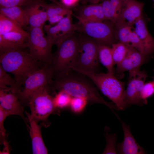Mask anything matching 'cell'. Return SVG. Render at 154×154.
<instances>
[{"instance_id":"obj_1","label":"cell","mask_w":154,"mask_h":154,"mask_svg":"<svg viewBox=\"0 0 154 154\" xmlns=\"http://www.w3.org/2000/svg\"><path fill=\"white\" fill-rule=\"evenodd\" d=\"M73 72L66 75L54 77L50 86L59 91L67 93L72 97L85 98L93 103L103 104L113 109L118 110L114 103L105 101L97 89L85 76Z\"/></svg>"},{"instance_id":"obj_2","label":"cell","mask_w":154,"mask_h":154,"mask_svg":"<svg viewBox=\"0 0 154 154\" xmlns=\"http://www.w3.org/2000/svg\"><path fill=\"white\" fill-rule=\"evenodd\" d=\"M24 49H11L0 53V65L6 72L13 74L20 86L28 77L42 68V63Z\"/></svg>"},{"instance_id":"obj_3","label":"cell","mask_w":154,"mask_h":154,"mask_svg":"<svg viewBox=\"0 0 154 154\" xmlns=\"http://www.w3.org/2000/svg\"><path fill=\"white\" fill-rule=\"evenodd\" d=\"M79 46V34L76 33L58 45L53 54L50 66L52 69L53 78L68 74L74 71Z\"/></svg>"},{"instance_id":"obj_4","label":"cell","mask_w":154,"mask_h":154,"mask_svg":"<svg viewBox=\"0 0 154 154\" xmlns=\"http://www.w3.org/2000/svg\"><path fill=\"white\" fill-rule=\"evenodd\" d=\"M90 79L106 96L112 100L118 110L125 109L123 100L125 83L118 79L114 74L97 73L80 70L75 71Z\"/></svg>"},{"instance_id":"obj_5","label":"cell","mask_w":154,"mask_h":154,"mask_svg":"<svg viewBox=\"0 0 154 154\" xmlns=\"http://www.w3.org/2000/svg\"><path fill=\"white\" fill-rule=\"evenodd\" d=\"M82 33L79 34V50L73 70L96 72L99 63L98 43Z\"/></svg>"},{"instance_id":"obj_6","label":"cell","mask_w":154,"mask_h":154,"mask_svg":"<svg viewBox=\"0 0 154 154\" xmlns=\"http://www.w3.org/2000/svg\"><path fill=\"white\" fill-rule=\"evenodd\" d=\"M42 29L31 27L29 29L27 47L33 58L45 65L49 66L53 55L52 53L53 45L44 37Z\"/></svg>"},{"instance_id":"obj_7","label":"cell","mask_w":154,"mask_h":154,"mask_svg":"<svg viewBox=\"0 0 154 154\" xmlns=\"http://www.w3.org/2000/svg\"><path fill=\"white\" fill-rule=\"evenodd\" d=\"M48 87L39 88L32 95L28 101L31 112L29 115L37 123L46 121L56 108L54 97L48 92Z\"/></svg>"},{"instance_id":"obj_8","label":"cell","mask_w":154,"mask_h":154,"mask_svg":"<svg viewBox=\"0 0 154 154\" xmlns=\"http://www.w3.org/2000/svg\"><path fill=\"white\" fill-rule=\"evenodd\" d=\"M79 31L95 40L98 43L111 45L114 43V36L113 24L103 21L90 22L79 19Z\"/></svg>"},{"instance_id":"obj_9","label":"cell","mask_w":154,"mask_h":154,"mask_svg":"<svg viewBox=\"0 0 154 154\" xmlns=\"http://www.w3.org/2000/svg\"><path fill=\"white\" fill-rule=\"evenodd\" d=\"M53 78L52 69L45 65L32 73L26 79L24 87L18 94L20 101H28L32 95L41 88L50 85Z\"/></svg>"},{"instance_id":"obj_10","label":"cell","mask_w":154,"mask_h":154,"mask_svg":"<svg viewBox=\"0 0 154 154\" xmlns=\"http://www.w3.org/2000/svg\"><path fill=\"white\" fill-rule=\"evenodd\" d=\"M140 68L129 71L127 86L123 100L125 109L133 105L142 106L144 104L141 93L148 76L145 71H141Z\"/></svg>"},{"instance_id":"obj_11","label":"cell","mask_w":154,"mask_h":154,"mask_svg":"<svg viewBox=\"0 0 154 154\" xmlns=\"http://www.w3.org/2000/svg\"><path fill=\"white\" fill-rule=\"evenodd\" d=\"M143 5V3L136 0H124L120 14L114 25L132 26L142 16Z\"/></svg>"},{"instance_id":"obj_12","label":"cell","mask_w":154,"mask_h":154,"mask_svg":"<svg viewBox=\"0 0 154 154\" xmlns=\"http://www.w3.org/2000/svg\"><path fill=\"white\" fill-rule=\"evenodd\" d=\"M127 52L123 60L117 65L115 70L117 78L123 76V73L140 68V66L146 61L147 56L140 52L134 48L128 46Z\"/></svg>"},{"instance_id":"obj_13","label":"cell","mask_w":154,"mask_h":154,"mask_svg":"<svg viewBox=\"0 0 154 154\" xmlns=\"http://www.w3.org/2000/svg\"><path fill=\"white\" fill-rule=\"evenodd\" d=\"M122 125L124 133L123 141L116 144V149L117 153L121 154H143L146 153L145 151L137 142L132 135L129 126L123 121L114 112Z\"/></svg>"},{"instance_id":"obj_14","label":"cell","mask_w":154,"mask_h":154,"mask_svg":"<svg viewBox=\"0 0 154 154\" xmlns=\"http://www.w3.org/2000/svg\"><path fill=\"white\" fill-rule=\"evenodd\" d=\"M0 106L12 115L19 116L25 120L23 109L17 93L10 89H0Z\"/></svg>"},{"instance_id":"obj_15","label":"cell","mask_w":154,"mask_h":154,"mask_svg":"<svg viewBox=\"0 0 154 154\" xmlns=\"http://www.w3.org/2000/svg\"><path fill=\"white\" fill-rule=\"evenodd\" d=\"M23 9L28 25L31 27L42 28L48 17L40 1H30Z\"/></svg>"},{"instance_id":"obj_16","label":"cell","mask_w":154,"mask_h":154,"mask_svg":"<svg viewBox=\"0 0 154 154\" xmlns=\"http://www.w3.org/2000/svg\"><path fill=\"white\" fill-rule=\"evenodd\" d=\"M28 36L27 32L12 31L0 35V52L27 47Z\"/></svg>"},{"instance_id":"obj_17","label":"cell","mask_w":154,"mask_h":154,"mask_svg":"<svg viewBox=\"0 0 154 154\" xmlns=\"http://www.w3.org/2000/svg\"><path fill=\"white\" fill-rule=\"evenodd\" d=\"M76 19L90 22L103 21L106 20L101 3L81 5L76 9Z\"/></svg>"},{"instance_id":"obj_18","label":"cell","mask_w":154,"mask_h":154,"mask_svg":"<svg viewBox=\"0 0 154 154\" xmlns=\"http://www.w3.org/2000/svg\"><path fill=\"white\" fill-rule=\"evenodd\" d=\"M25 113L30 123L29 134L31 139L33 154H47L48 151L43 140L41 126L31 117L29 113L25 112Z\"/></svg>"},{"instance_id":"obj_19","label":"cell","mask_w":154,"mask_h":154,"mask_svg":"<svg viewBox=\"0 0 154 154\" xmlns=\"http://www.w3.org/2000/svg\"><path fill=\"white\" fill-rule=\"evenodd\" d=\"M133 30L143 46L145 54H151L154 51V39L149 33L143 16L133 25Z\"/></svg>"},{"instance_id":"obj_20","label":"cell","mask_w":154,"mask_h":154,"mask_svg":"<svg viewBox=\"0 0 154 154\" xmlns=\"http://www.w3.org/2000/svg\"><path fill=\"white\" fill-rule=\"evenodd\" d=\"M68 14L62 18L56 24L61 35L62 41L73 35L77 31H79L78 23L74 24L72 21V15Z\"/></svg>"},{"instance_id":"obj_21","label":"cell","mask_w":154,"mask_h":154,"mask_svg":"<svg viewBox=\"0 0 154 154\" xmlns=\"http://www.w3.org/2000/svg\"><path fill=\"white\" fill-rule=\"evenodd\" d=\"M98 56L99 60L107 68L108 72L115 74L114 64L111 47L109 46L98 43Z\"/></svg>"},{"instance_id":"obj_22","label":"cell","mask_w":154,"mask_h":154,"mask_svg":"<svg viewBox=\"0 0 154 154\" xmlns=\"http://www.w3.org/2000/svg\"><path fill=\"white\" fill-rule=\"evenodd\" d=\"M0 13L13 20L22 27L28 25L23 9L21 6L0 8Z\"/></svg>"},{"instance_id":"obj_23","label":"cell","mask_w":154,"mask_h":154,"mask_svg":"<svg viewBox=\"0 0 154 154\" xmlns=\"http://www.w3.org/2000/svg\"><path fill=\"white\" fill-rule=\"evenodd\" d=\"M12 31L27 32L19 25L0 13V35Z\"/></svg>"},{"instance_id":"obj_24","label":"cell","mask_w":154,"mask_h":154,"mask_svg":"<svg viewBox=\"0 0 154 154\" xmlns=\"http://www.w3.org/2000/svg\"><path fill=\"white\" fill-rule=\"evenodd\" d=\"M20 87L15 78L11 77L0 65V89H11L18 94L21 90Z\"/></svg>"},{"instance_id":"obj_25","label":"cell","mask_w":154,"mask_h":154,"mask_svg":"<svg viewBox=\"0 0 154 154\" xmlns=\"http://www.w3.org/2000/svg\"><path fill=\"white\" fill-rule=\"evenodd\" d=\"M40 2L41 5L46 11L48 19L53 16L57 15L63 14L66 16L68 14H73L72 11L69 8L60 3H54L48 4L42 1H40Z\"/></svg>"},{"instance_id":"obj_26","label":"cell","mask_w":154,"mask_h":154,"mask_svg":"<svg viewBox=\"0 0 154 154\" xmlns=\"http://www.w3.org/2000/svg\"><path fill=\"white\" fill-rule=\"evenodd\" d=\"M116 29V38L119 42L130 46L133 26L124 24L115 25Z\"/></svg>"},{"instance_id":"obj_27","label":"cell","mask_w":154,"mask_h":154,"mask_svg":"<svg viewBox=\"0 0 154 154\" xmlns=\"http://www.w3.org/2000/svg\"><path fill=\"white\" fill-rule=\"evenodd\" d=\"M111 47L114 64L117 65L125 57L128 50V46L119 42L112 44Z\"/></svg>"},{"instance_id":"obj_28","label":"cell","mask_w":154,"mask_h":154,"mask_svg":"<svg viewBox=\"0 0 154 154\" xmlns=\"http://www.w3.org/2000/svg\"><path fill=\"white\" fill-rule=\"evenodd\" d=\"M44 30L46 34V38L52 45L57 46L62 42L60 34L57 25L52 26L50 24L44 26Z\"/></svg>"},{"instance_id":"obj_29","label":"cell","mask_w":154,"mask_h":154,"mask_svg":"<svg viewBox=\"0 0 154 154\" xmlns=\"http://www.w3.org/2000/svg\"><path fill=\"white\" fill-rule=\"evenodd\" d=\"M72 97L64 91H59L53 98L54 103L57 108H63L70 105Z\"/></svg>"},{"instance_id":"obj_30","label":"cell","mask_w":154,"mask_h":154,"mask_svg":"<svg viewBox=\"0 0 154 154\" xmlns=\"http://www.w3.org/2000/svg\"><path fill=\"white\" fill-rule=\"evenodd\" d=\"M103 11L106 20H109L114 24L117 16L110 5L109 0H102L101 1Z\"/></svg>"},{"instance_id":"obj_31","label":"cell","mask_w":154,"mask_h":154,"mask_svg":"<svg viewBox=\"0 0 154 154\" xmlns=\"http://www.w3.org/2000/svg\"><path fill=\"white\" fill-rule=\"evenodd\" d=\"M105 137L107 141L106 145L102 153L117 154L116 149V134H110L106 132Z\"/></svg>"},{"instance_id":"obj_32","label":"cell","mask_w":154,"mask_h":154,"mask_svg":"<svg viewBox=\"0 0 154 154\" xmlns=\"http://www.w3.org/2000/svg\"><path fill=\"white\" fill-rule=\"evenodd\" d=\"M154 94V81L145 83L141 91V96L144 104H147V99Z\"/></svg>"},{"instance_id":"obj_33","label":"cell","mask_w":154,"mask_h":154,"mask_svg":"<svg viewBox=\"0 0 154 154\" xmlns=\"http://www.w3.org/2000/svg\"><path fill=\"white\" fill-rule=\"evenodd\" d=\"M87 100L79 97H72L70 104L72 110L76 113H79L83 110L86 105Z\"/></svg>"},{"instance_id":"obj_34","label":"cell","mask_w":154,"mask_h":154,"mask_svg":"<svg viewBox=\"0 0 154 154\" xmlns=\"http://www.w3.org/2000/svg\"><path fill=\"white\" fill-rule=\"evenodd\" d=\"M31 0H0V8L26 5Z\"/></svg>"},{"instance_id":"obj_35","label":"cell","mask_w":154,"mask_h":154,"mask_svg":"<svg viewBox=\"0 0 154 154\" xmlns=\"http://www.w3.org/2000/svg\"><path fill=\"white\" fill-rule=\"evenodd\" d=\"M12 115L9 112L3 109L0 106V133L1 137L3 141L5 140V137L6 131L4 126V122L6 118L8 116Z\"/></svg>"},{"instance_id":"obj_36","label":"cell","mask_w":154,"mask_h":154,"mask_svg":"<svg viewBox=\"0 0 154 154\" xmlns=\"http://www.w3.org/2000/svg\"><path fill=\"white\" fill-rule=\"evenodd\" d=\"M65 15L63 14H58L53 16L49 18L47 20L51 25L58 23Z\"/></svg>"},{"instance_id":"obj_37","label":"cell","mask_w":154,"mask_h":154,"mask_svg":"<svg viewBox=\"0 0 154 154\" xmlns=\"http://www.w3.org/2000/svg\"><path fill=\"white\" fill-rule=\"evenodd\" d=\"M80 0H61L63 5L69 8L76 5Z\"/></svg>"},{"instance_id":"obj_38","label":"cell","mask_w":154,"mask_h":154,"mask_svg":"<svg viewBox=\"0 0 154 154\" xmlns=\"http://www.w3.org/2000/svg\"><path fill=\"white\" fill-rule=\"evenodd\" d=\"M3 142L4 147L3 150L1 151H0V153L1 154H9L10 152L8 142L5 140L3 141Z\"/></svg>"},{"instance_id":"obj_39","label":"cell","mask_w":154,"mask_h":154,"mask_svg":"<svg viewBox=\"0 0 154 154\" xmlns=\"http://www.w3.org/2000/svg\"><path fill=\"white\" fill-rule=\"evenodd\" d=\"M102 0H82V3L85 4L87 3H90L91 4H97L99 3Z\"/></svg>"},{"instance_id":"obj_40","label":"cell","mask_w":154,"mask_h":154,"mask_svg":"<svg viewBox=\"0 0 154 154\" xmlns=\"http://www.w3.org/2000/svg\"><path fill=\"white\" fill-rule=\"evenodd\" d=\"M153 79H154V80H153V81H154V77H153Z\"/></svg>"},{"instance_id":"obj_41","label":"cell","mask_w":154,"mask_h":154,"mask_svg":"<svg viewBox=\"0 0 154 154\" xmlns=\"http://www.w3.org/2000/svg\"><path fill=\"white\" fill-rule=\"evenodd\" d=\"M153 1H154V0H153Z\"/></svg>"}]
</instances>
